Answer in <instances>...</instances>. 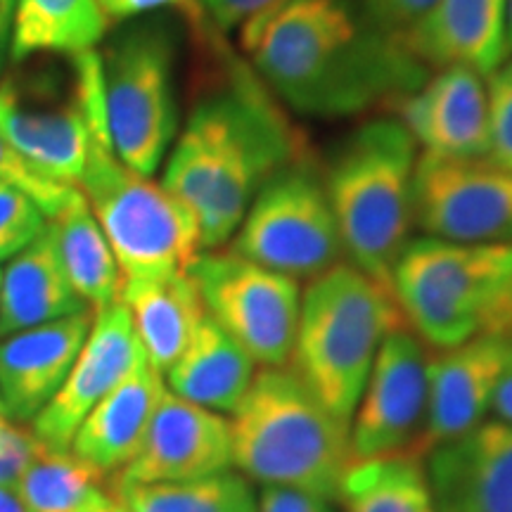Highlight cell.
Returning <instances> with one entry per match:
<instances>
[{
    "label": "cell",
    "mask_w": 512,
    "mask_h": 512,
    "mask_svg": "<svg viewBox=\"0 0 512 512\" xmlns=\"http://www.w3.org/2000/svg\"><path fill=\"white\" fill-rule=\"evenodd\" d=\"M494 330H512V287H510L508 297H505V302L501 306V313H498Z\"/></svg>",
    "instance_id": "cell-41"
},
{
    "label": "cell",
    "mask_w": 512,
    "mask_h": 512,
    "mask_svg": "<svg viewBox=\"0 0 512 512\" xmlns=\"http://www.w3.org/2000/svg\"><path fill=\"white\" fill-rule=\"evenodd\" d=\"M512 53V0H508V55Z\"/></svg>",
    "instance_id": "cell-44"
},
{
    "label": "cell",
    "mask_w": 512,
    "mask_h": 512,
    "mask_svg": "<svg viewBox=\"0 0 512 512\" xmlns=\"http://www.w3.org/2000/svg\"><path fill=\"white\" fill-rule=\"evenodd\" d=\"M0 181L27 192L46 216H53L62 207V202L67 200L69 192L76 188V185H64L43 176L27 157L19 155L3 133H0Z\"/></svg>",
    "instance_id": "cell-32"
},
{
    "label": "cell",
    "mask_w": 512,
    "mask_h": 512,
    "mask_svg": "<svg viewBox=\"0 0 512 512\" xmlns=\"http://www.w3.org/2000/svg\"><path fill=\"white\" fill-rule=\"evenodd\" d=\"M491 415H494L496 420L512 422V373L505 375L501 387H498L494 403H491Z\"/></svg>",
    "instance_id": "cell-38"
},
{
    "label": "cell",
    "mask_w": 512,
    "mask_h": 512,
    "mask_svg": "<svg viewBox=\"0 0 512 512\" xmlns=\"http://www.w3.org/2000/svg\"><path fill=\"white\" fill-rule=\"evenodd\" d=\"M121 302L131 313L147 363L162 375L181 358L207 316L190 273L124 280Z\"/></svg>",
    "instance_id": "cell-23"
},
{
    "label": "cell",
    "mask_w": 512,
    "mask_h": 512,
    "mask_svg": "<svg viewBox=\"0 0 512 512\" xmlns=\"http://www.w3.org/2000/svg\"><path fill=\"white\" fill-rule=\"evenodd\" d=\"M427 394L430 354L425 342L403 323L382 342L351 415V460L413 453L425 430Z\"/></svg>",
    "instance_id": "cell-13"
},
{
    "label": "cell",
    "mask_w": 512,
    "mask_h": 512,
    "mask_svg": "<svg viewBox=\"0 0 512 512\" xmlns=\"http://www.w3.org/2000/svg\"><path fill=\"white\" fill-rule=\"evenodd\" d=\"M422 463L437 512H512V422L484 420Z\"/></svg>",
    "instance_id": "cell-18"
},
{
    "label": "cell",
    "mask_w": 512,
    "mask_h": 512,
    "mask_svg": "<svg viewBox=\"0 0 512 512\" xmlns=\"http://www.w3.org/2000/svg\"><path fill=\"white\" fill-rule=\"evenodd\" d=\"M12 12H15V0H0V17L12 19Z\"/></svg>",
    "instance_id": "cell-43"
},
{
    "label": "cell",
    "mask_w": 512,
    "mask_h": 512,
    "mask_svg": "<svg viewBox=\"0 0 512 512\" xmlns=\"http://www.w3.org/2000/svg\"><path fill=\"white\" fill-rule=\"evenodd\" d=\"M204 309L256 366H287L297 332L302 285L233 249H209L190 266Z\"/></svg>",
    "instance_id": "cell-11"
},
{
    "label": "cell",
    "mask_w": 512,
    "mask_h": 512,
    "mask_svg": "<svg viewBox=\"0 0 512 512\" xmlns=\"http://www.w3.org/2000/svg\"><path fill=\"white\" fill-rule=\"evenodd\" d=\"M36 439L31 437L29 427L22 430L10 418L0 420V484L17 482L22 470L34 456Z\"/></svg>",
    "instance_id": "cell-34"
},
{
    "label": "cell",
    "mask_w": 512,
    "mask_h": 512,
    "mask_svg": "<svg viewBox=\"0 0 512 512\" xmlns=\"http://www.w3.org/2000/svg\"><path fill=\"white\" fill-rule=\"evenodd\" d=\"M508 373L512 330H484L458 347L432 349L425 430L415 456L425 458L432 448L482 425Z\"/></svg>",
    "instance_id": "cell-14"
},
{
    "label": "cell",
    "mask_w": 512,
    "mask_h": 512,
    "mask_svg": "<svg viewBox=\"0 0 512 512\" xmlns=\"http://www.w3.org/2000/svg\"><path fill=\"white\" fill-rule=\"evenodd\" d=\"M399 325L392 290L342 261L302 290L290 368L330 413L351 422L377 351Z\"/></svg>",
    "instance_id": "cell-4"
},
{
    "label": "cell",
    "mask_w": 512,
    "mask_h": 512,
    "mask_svg": "<svg viewBox=\"0 0 512 512\" xmlns=\"http://www.w3.org/2000/svg\"><path fill=\"white\" fill-rule=\"evenodd\" d=\"M254 375V358L207 313L181 358L164 373V382L169 392L185 401L233 415Z\"/></svg>",
    "instance_id": "cell-22"
},
{
    "label": "cell",
    "mask_w": 512,
    "mask_h": 512,
    "mask_svg": "<svg viewBox=\"0 0 512 512\" xmlns=\"http://www.w3.org/2000/svg\"><path fill=\"white\" fill-rule=\"evenodd\" d=\"M183 3H188V0H95V5L107 19H131Z\"/></svg>",
    "instance_id": "cell-37"
},
{
    "label": "cell",
    "mask_w": 512,
    "mask_h": 512,
    "mask_svg": "<svg viewBox=\"0 0 512 512\" xmlns=\"http://www.w3.org/2000/svg\"><path fill=\"white\" fill-rule=\"evenodd\" d=\"M233 467L249 482L337 501L349 470V422L339 420L290 366L256 370L230 415Z\"/></svg>",
    "instance_id": "cell-3"
},
{
    "label": "cell",
    "mask_w": 512,
    "mask_h": 512,
    "mask_svg": "<svg viewBox=\"0 0 512 512\" xmlns=\"http://www.w3.org/2000/svg\"><path fill=\"white\" fill-rule=\"evenodd\" d=\"M10 34H12V19L0 17V72H3L5 55L10 53Z\"/></svg>",
    "instance_id": "cell-40"
},
{
    "label": "cell",
    "mask_w": 512,
    "mask_h": 512,
    "mask_svg": "<svg viewBox=\"0 0 512 512\" xmlns=\"http://www.w3.org/2000/svg\"><path fill=\"white\" fill-rule=\"evenodd\" d=\"M437 0H361V8L377 27L392 36L408 34Z\"/></svg>",
    "instance_id": "cell-33"
},
{
    "label": "cell",
    "mask_w": 512,
    "mask_h": 512,
    "mask_svg": "<svg viewBox=\"0 0 512 512\" xmlns=\"http://www.w3.org/2000/svg\"><path fill=\"white\" fill-rule=\"evenodd\" d=\"M337 501L344 512H437L425 463L413 453L354 460Z\"/></svg>",
    "instance_id": "cell-27"
},
{
    "label": "cell",
    "mask_w": 512,
    "mask_h": 512,
    "mask_svg": "<svg viewBox=\"0 0 512 512\" xmlns=\"http://www.w3.org/2000/svg\"><path fill=\"white\" fill-rule=\"evenodd\" d=\"M88 512H131V510H128L121 501H117V498H110V501L95 505V508H91Z\"/></svg>",
    "instance_id": "cell-42"
},
{
    "label": "cell",
    "mask_w": 512,
    "mask_h": 512,
    "mask_svg": "<svg viewBox=\"0 0 512 512\" xmlns=\"http://www.w3.org/2000/svg\"><path fill=\"white\" fill-rule=\"evenodd\" d=\"M233 470L230 420L166 389L136 458L112 486L183 484Z\"/></svg>",
    "instance_id": "cell-16"
},
{
    "label": "cell",
    "mask_w": 512,
    "mask_h": 512,
    "mask_svg": "<svg viewBox=\"0 0 512 512\" xmlns=\"http://www.w3.org/2000/svg\"><path fill=\"white\" fill-rule=\"evenodd\" d=\"M48 230L69 285L79 294L81 302L93 311L119 302L124 275L79 188L69 192L62 207L48 216Z\"/></svg>",
    "instance_id": "cell-25"
},
{
    "label": "cell",
    "mask_w": 512,
    "mask_h": 512,
    "mask_svg": "<svg viewBox=\"0 0 512 512\" xmlns=\"http://www.w3.org/2000/svg\"><path fill=\"white\" fill-rule=\"evenodd\" d=\"M140 361H145V351L126 304L119 299L95 311L91 330L67 380L48 401V406L29 422L31 437L43 448L69 451L83 418Z\"/></svg>",
    "instance_id": "cell-15"
},
{
    "label": "cell",
    "mask_w": 512,
    "mask_h": 512,
    "mask_svg": "<svg viewBox=\"0 0 512 512\" xmlns=\"http://www.w3.org/2000/svg\"><path fill=\"white\" fill-rule=\"evenodd\" d=\"M259 512H332V501L285 486H261Z\"/></svg>",
    "instance_id": "cell-36"
},
{
    "label": "cell",
    "mask_w": 512,
    "mask_h": 512,
    "mask_svg": "<svg viewBox=\"0 0 512 512\" xmlns=\"http://www.w3.org/2000/svg\"><path fill=\"white\" fill-rule=\"evenodd\" d=\"M290 0H200V5L209 12L211 19L221 29H242L256 19L271 15L283 8Z\"/></svg>",
    "instance_id": "cell-35"
},
{
    "label": "cell",
    "mask_w": 512,
    "mask_h": 512,
    "mask_svg": "<svg viewBox=\"0 0 512 512\" xmlns=\"http://www.w3.org/2000/svg\"><path fill=\"white\" fill-rule=\"evenodd\" d=\"M418 155L399 119H370L342 140L323 174L349 264L384 287L411 240Z\"/></svg>",
    "instance_id": "cell-5"
},
{
    "label": "cell",
    "mask_w": 512,
    "mask_h": 512,
    "mask_svg": "<svg viewBox=\"0 0 512 512\" xmlns=\"http://www.w3.org/2000/svg\"><path fill=\"white\" fill-rule=\"evenodd\" d=\"M0 280H3V271H0Z\"/></svg>",
    "instance_id": "cell-47"
},
{
    "label": "cell",
    "mask_w": 512,
    "mask_h": 512,
    "mask_svg": "<svg viewBox=\"0 0 512 512\" xmlns=\"http://www.w3.org/2000/svg\"><path fill=\"white\" fill-rule=\"evenodd\" d=\"M413 226L427 238L512 245V171L489 159L420 152L413 176Z\"/></svg>",
    "instance_id": "cell-12"
},
{
    "label": "cell",
    "mask_w": 512,
    "mask_h": 512,
    "mask_svg": "<svg viewBox=\"0 0 512 512\" xmlns=\"http://www.w3.org/2000/svg\"><path fill=\"white\" fill-rule=\"evenodd\" d=\"M105 107L100 53L72 55V72H22L0 81V133L43 176L79 188L91 117Z\"/></svg>",
    "instance_id": "cell-8"
},
{
    "label": "cell",
    "mask_w": 512,
    "mask_h": 512,
    "mask_svg": "<svg viewBox=\"0 0 512 512\" xmlns=\"http://www.w3.org/2000/svg\"><path fill=\"white\" fill-rule=\"evenodd\" d=\"M79 190L110 242L124 280L188 273L202 254L200 226L181 202L121 162L100 107L91 117V143Z\"/></svg>",
    "instance_id": "cell-6"
},
{
    "label": "cell",
    "mask_w": 512,
    "mask_h": 512,
    "mask_svg": "<svg viewBox=\"0 0 512 512\" xmlns=\"http://www.w3.org/2000/svg\"><path fill=\"white\" fill-rule=\"evenodd\" d=\"M302 155V138L266 83L235 67L228 86L190 112L166 162L162 188L195 216L202 252H209L233 240L256 192Z\"/></svg>",
    "instance_id": "cell-2"
},
{
    "label": "cell",
    "mask_w": 512,
    "mask_h": 512,
    "mask_svg": "<svg viewBox=\"0 0 512 512\" xmlns=\"http://www.w3.org/2000/svg\"><path fill=\"white\" fill-rule=\"evenodd\" d=\"M100 64L114 152L152 178L178 133L174 38L164 24L136 22L107 43Z\"/></svg>",
    "instance_id": "cell-9"
},
{
    "label": "cell",
    "mask_w": 512,
    "mask_h": 512,
    "mask_svg": "<svg viewBox=\"0 0 512 512\" xmlns=\"http://www.w3.org/2000/svg\"><path fill=\"white\" fill-rule=\"evenodd\" d=\"M489 93V152L491 164L512 171V53L486 76Z\"/></svg>",
    "instance_id": "cell-31"
},
{
    "label": "cell",
    "mask_w": 512,
    "mask_h": 512,
    "mask_svg": "<svg viewBox=\"0 0 512 512\" xmlns=\"http://www.w3.org/2000/svg\"><path fill=\"white\" fill-rule=\"evenodd\" d=\"M401 41L427 69L463 64L489 76L508 57V0H437Z\"/></svg>",
    "instance_id": "cell-20"
},
{
    "label": "cell",
    "mask_w": 512,
    "mask_h": 512,
    "mask_svg": "<svg viewBox=\"0 0 512 512\" xmlns=\"http://www.w3.org/2000/svg\"><path fill=\"white\" fill-rule=\"evenodd\" d=\"M48 228V216L27 192L0 181V261L12 259Z\"/></svg>",
    "instance_id": "cell-30"
},
{
    "label": "cell",
    "mask_w": 512,
    "mask_h": 512,
    "mask_svg": "<svg viewBox=\"0 0 512 512\" xmlns=\"http://www.w3.org/2000/svg\"><path fill=\"white\" fill-rule=\"evenodd\" d=\"M389 107L399 112V121L427 155L486 159L489 93L486 76L475 69L463 64L441 67Z\"/></svg>",
    "instance_id": "cell-17"
},
{
    "label": "cell",
    "mask_w": 512,
    "mask_h": 512,
    "mask_svg": "<svg viewBox=\"0 0 512 512\" xmlns=\"http://www.w3.org/2000/svg\"><path fill=\"white\" fill-rule=\"evenodd\" d=\"M3 418H8V415H3V413H0V420H3Z\"/></svg>",
    "instance_id": "cell-46"
},
{
    "label": "cell",
    "mask_w": 512,
    "mask_h": 512,
    "mask_svg": "<svg viewBox=\"0 0 512 512\" xmlns=\"http://www.w3.org/2000/svg\"><path fill=\"white\" fill-rule=\"evenodd\" d=\"M166 392L164 375L145 361L121 380L76 430L69 451L102 477H117L136 458Z\"/></svg>",
    "instance_id": "cell-21"
},
{
    "label": "cell",
    "mask_w": 512,
    "mask_h": 512,
    "mask_svg": "<svg viewBox=\"0 0 512 512\" xmlns=\"http://www.w3.org/2000/svg\"><path fill=\"white\" fill-rule=\"evenodd\" d=\"M230 249L294 280H311L342 264L328 188L309 152L275 171L256 192Z\"/></svg>",
    "instance_id": "cell-10"
},
{
    "label": "cell",
    "mask_w": 512,
    "mask_h": 512,
    "mask_svg": "<svg viewBox=\"0 0 512 512\" xmlns=\"http://www.w3.org/2000/svg\"><path fill=\"white\" fill-rule=\"evenodd\" d=\"M112 494L131 512H259L252 482L233 470L183 484H121Z\"/></svg>",
    "instance_id": "cell-29"
},
{
    "label": "cell",
    "mask_w": 512,
    "mask_h": 512,
    "mask_svg": "<svg viewBox=\"0 0 512 512\" xmlns=\"http://www.w3.org/2000/svg\"><path fill=\"white\" fill-rule=\"evenodd\" d=\"M240 34L259 79L309 117L392 105L430 76L401 36L377 27L354 0H290Z\"/></svg>",
    "instance_id": "cell-1"
},
{
    "label": "cell",
    "mask_w": 512,
    "mask_h": 512,
    "mask_svg": "<svg viewBox=\"0 0 512 512\" xmlns=\"http://www.w3.org/2000/svg\"><path fill=\"white\" fill-rule=\"evenodd\" d=\"M95 0H15L10 55L15 62L34 55H76L93 50L107 31Z\"/></svg>",
    "instance_id": "cell-26"
},
{
    "label": "cell",
    "mask_w": 512,
    "mask_h": 512,
    "mask_svg": "<svg viewBox=\"0 0 512 512\" xmlns=\"http://www.w3.org/2000/svg\"><path fill=\"white\" fill-rule=\"evenodd\" d=\"M0 512H27L15 482L0 484Z\"/></svg>",
    "instance_id": "cell-39"
},
{
    "label": "cell",
    "mask_w": 512,
    "mask_h": 512,
    "mask_svg": "<svg viewBox=\"0 0 512 512\" xmlns=\"http://www.w3.org/2000/svg\"><path fill=\"white\" fill-rule=\"evenodd\" d=\"M512 287V245L408 240L389 290L403 323L434 351L494 330Z\"/></svg>",
    "instance_id": "cell-7"
},
{
    "label": "cell",
    "mask_w": 512,
    "mask_h": 512,
    "mask_svg": "<svg viewBox=\"0 0 512 512\" xmlns=\"http://www.w3.org/2000/svg\"><path fill=\"white\" fill-rule=\"evenodd\" d=\"M15 484L27 512H88L114 498L110 479L98 470L72 451H53L41 444Z\"/></svg>",
    "instance_id": "cell-28"
},
{
    "label": "cell",
    "mask_w": 512,
    "mask_h": 512,
    "mask_svg": "<svg viewBox=\"0 0 512 512\" xmlns=\"http://www.w3.org/2000/svg\"><path fill=\"white\" fill-rule=\"evenodd\" d=\"M93 316V309H83L0 337V399L12 422L29 425L48 406L86 342Z\"/></svg>",
    "instance_id": "cell-19"
},
{
    "label": "cell",
    "mask_w": 512,
    "mask_h": 512,
    "mask_svg": "<svg viewBox=\"0 0 512 512\" xmlns=\"http://www.w3.org/2000/svg\"><path fill=\"white\" fill-rule=\"evenodd\" d=\"M0 413H3V415H5V408H3V399H0Z\"/></svg>",
    "instance_id": "cell-45"
},
{
    "label": "cell",
    "mask_w": 512,
    "mask_h": 512,
    "mask_svg": "<svg viewBox=\"0 0 512 512\" xmlns=\"http://www.w3.org/2000/svg\"><path fill=\"white\" fill-rule=\"evenodd\" d=\"M91 309L69 285L50 230L10 259L0 280V337Z\"/></svg>",
    "instance_id": "cell-24"
}]
</instances>
